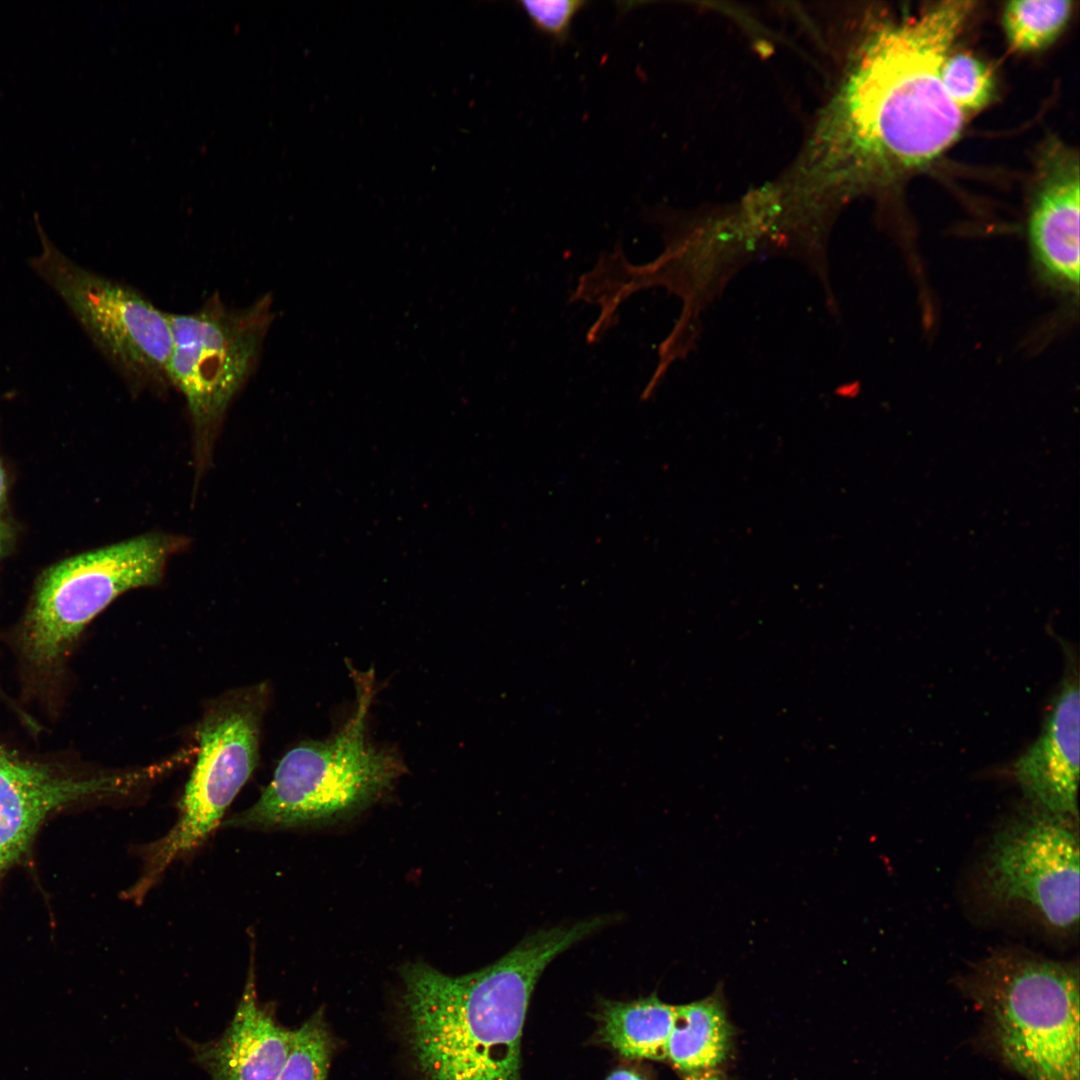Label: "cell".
Returning a JSON list of instances; mask_svg holds the SVG:
<instances>
[{
	"label": "cell",
	"mask_w": 1080,
	"mask_h": 1080,
	"mask_svg": "<svg viewBox=\"0 0 1080 1080\" xmlns=\"http://www.w3.org/2000/svg\"><path fill=\"white\" fill-rule=\"evenodd\" d=\"M973 5L936 3L867 39L839 108L841 151L855 182L897 184L957 141L965 114L947 96L940 71Z\"/></svg>",
	"instance_id": "cell-1"
},
{
	"label": "cell",
	"mask_w": 1080,
	"mask_h": 1080,
	"mask_svg": "<svg viewBox=\"0 0 1080 1080\" xmlns=\"http://www.w3.org/2000/svg\"><path fill=\"white\" fill-rule=\"evenodd\" d=\"M1071 668L1039 737L1016 761L1015 776L1033 806L1078 818L1080 696L1078 669Z\"/></svg>",
	"instance_id": "cell-12"
},
{
	"label": "cell",
	"mask_w": 1080,
	"mask_h": 1080,
	"mask_svg": "<svg viewBox=\"0 0 1080 1080\" xmlns=\"http://www.w3.org/2000/svg\"><path fill=\"white\" fill-rule=\"evenodd\" d=\"M581 0H525L519 2L534 28L563 43L570 34L574 17L585 7Z\"/></svg>",
	"instance_id": "cell-19"
},
{
	"label": "cell",
	"mask_w": 1080,
	"mask_h": 1080,
	"mask_svg": "<svg viewBox=\"0 0 1080 1080\" xmlns=\"http://www.w3.org/2000/svg\"><path fill=\"white\" fill-rule=\"evenodd\" d=\"M183 546L153 533L68 558L41 577L19 632V650L32 669L49 674L64 661L84 627L131 589L154 586Z\"/></svg>",
	"instance_id": "cell-5"
},
{
	"label": "cell",
	"mask_w": 1080,
	"mask_h": 1080,
	"mask_svg": "<svg viewBox=\"0 0 1080 1080\" xmlns=\"http://www.w3.org/2000/svg\"><path fill=\"white\" fill-rule=\"evenodd\" d=\"M940 78L947 96L964 114L981 110L994 96L991 69L971 53L950 52L941 66Z\"/></svg>",
	"instance_id": "cell-18"
},
{
	"label": "cell",
	"mask_w": 1080,
	"mask_h": 1080,
	"mask_svg": "<svg viewBox=\"0 0 1080 1080\" xmlns=\"http://www.w3.org/2000/svg\"><path fill=\"white\" fill-rule=\"evenodd\" d=\"M334 1041L321 1010L293 1030L291 1049L276 1080H327Z\"/></svg>",
	"instance_id": "cell-17"
},
{
	"label": "cell",
	"mask_w": 1080,
	"mask_h": 1080,
	"mask_svg": "<svg viewBox=\"0 0 1080 1080\" xmlns=\"http://www.w3.org/2000/svg\"><path fill=\"white\" fill-rule=\"evenodd\" d=\"M1002 1060L1025 1080H1080L1079 968L1016 950L960 977Z\"/></svg>",
	"instance_id": "cell-3"
},
{
	"label": "cell",
	"mask_w": 1080,
	"mask_h": 1080,
	"mask_svg": "<svg viewBox=\"0 0 1080 1080\" xmlns=\"http://www.w3.org/2000/svg\"><path fill=\"white\" fill-rule=\"evenodd\" d=\"M7 476L0 461V560L4 557L10 541V525L7 516Z\"/></svg>",
	"instance_id": "cell-20"
},
{
	"label": "cell",
	"mask_w": 1080,
	"mask_h": 1080,
	"mask_svg": "<svg viewBox=\"0 0 1080 1080\" xmlns=\"http://www.w3.org/2000/svg\"><path fill=\"white\" fill-rule=\"evenodd\" d=\"M151 771L80 776L23 759L0 745V872L27 849L52 812L73 803L126 795Z\"/></svg>",
	"instance_id": "cell-10"
},
{
	"label": "cell",
	"mask_w": 1080,
	"mask_h": 1080,
	"mask_svg": "<svg viewBox=\"0 0 1080 1080\" xmlns=\"http://www.w3.org/2000/svg\"><path fill=\"white\" fill-rule=\"evenodd\" d=\"M690 1080H727V1079H725L724 1077H722L720 1075H717V1074H711V1073H706V1074L704 1073L703 1074L702 1073V1074L692 1075Z\"/></svg>",
	"instance_id": "cell-22"
},
{
	"label": "cell",
	"mask_w": 1080,
	"mask_h": 1080,
	"mask_svg": "<svg viewBox=\"0 0 1080 1080\" xmlns=\"http://www.w3.org/2000/svg\"><path fill=\"white\" fill-rule=\"evenodd\" d=\"M253 946L230 1023L214 1040L190 1042L194 1059L211 1080H276L291 1049L293 1030L282 1026L273 1007L258 999Z\"/></svg>",
	"instance_id": "cell-13"
},
{
	"label": "cell",
	"mask_w": 1080,
	"mask_h": 1080,
	"mask_svg": "<svg viewBox=\"0 0 1080 1080\" xmlns=\"http://www.w3.org/2000/svg\"><path fill=\"white\" fill-rule=\"evenodd\" d=\"M1066 815L1033 806L998 831L983 864L984 891L1000 904L1024 903L1049 927L1079 924V837Z\"/></svg>",
	"instance_id": "cell-9"
},
{
	"label": "cell",
	"mask_w": 1080,
	"mask_h": 1080,
	"mask_svg": "<svg viewBox=\"0 0 1080 1080\" xmlns=\"http://www.w3.org/2000/svg\"><path fill=\"white\" fill-rule=\"evenodd\" d=\"M731 1028L718 993L676 1006L667 1058L680 1071L702 1074L727 1056Z\"/></svg>",
	"instance_id": "cell-15"
},
{
	"label": "cell",
	"mask_w": 1080,
	"mask_h": 1080,
	"mask_svg": "<svg viewBox=\"0 0 1080 1080\" xmlns=\"http://www.w3.org/2000/svg\"><path fill=\"white\" fill-rule=\"evenodd\" d=\"M1069 0H1022L1006 3L1002 25L1009 45L1019 52L1050 46L1063 32L1073 12Z\"/></svg>",
	"instance_id": "cell-16"
},
{
	"label": "cell",
	"mask_w": 1080,
	"mask_h": 1080,
	"mask_svg": "<svg viewBox=\"0 0 1080 1080\" xmlns=\"http://www.w3.org/2000/svg\"><path fill=\"white\" fill-rule=\"evenodd\" d=\"M606 1080H645L642 1076L634 1071L627 1069H618L613 1071Z\"/></svg>",
	"instance_id": "cell-21"
},
{
	"label": "cell",
	"mask_w": 1080,
	"mask_h": 1080,
	"mask_svg": "<svg viewBox=\"0 0 1080 1080\" xmlns=\"http://www.w3.org/2000/svg\"><path fill=\"white\" fill-rule=\"evenodd\" d=\"M41 249L33 270L56 292L94 345L136 392L170 384L171 328L136 289L90 271L64 255L37 224Z\"/></svg>",
	"instance_id": "cell-7"
},
{
	"label": "cell",
	"mask_w": 1080,
	"mask_h": 1080,
	"mask_svg": "<svg viewBox=\"0 0 1080 1080\" xmlns=\"http://www.w3.org/2000/svg\"><path fill=\"white\" fill-rule=\"evenodd\" d=\"M609 916L541 929L476 972L450 976L424 963L402 969L405 1032L422 1080H523L521 1038L546 967L606 927Z\"/></svg>",
	"instance_id": "cell-2"
},
{
	"label": "cell",
	"mask_w": 1080,
	"mask_h": 1080,
	"mask_svg": "<svg viewBox=\"0 0 1080 1080\" xmlns=\"http://www.w3.org/2000/svg\"><path fill=\"white\" fill-rule=\"evenodd\" d=\"M271 297L243 308L212 296L198 310L168 313L170 384L183 395L203 458L259 359L272 321Z\"/></svg>",
	"instance_id": "cell-8"
},
{
	"label": "cell",
	"mask_w": 1080,
	"mask_h": 1080,
	"mask_svg": "<svg viewBox=\"0 0 1080 1080\" xmlns=\"http://www.w3.org/2000/svg\"><path fill=\"white\" fill-rule=\"evenodd\" d=\"M264 698L263 688H252L224 698L206 713L178 819L164 836L143 848V870L129 888L128 899H143L173 861L201 845L218 826L256 767Z\"/></svg>",
	"instance_id": "cell-6"
},
{
	"label": "cell",
	"mask_w": 1080,
	"mask_h": 1080,
	"mask_svg": "<svg viewBox=\"0 0 1080 1080\" xmlns=\"http://www.w3.org/2000/svg\"><path fill=\"white\" fill-rule=\"evenodd\" d=\"M675 1013V1005L655 995L630 1002L608 1000L598 1015V1034L602 1042L625 1057L663 1060Z\"/></svg>",
	"instance_id": "cell-14"
},
{
	"label": "cell",
	"mask_w": 1080,
	"mask_h": 1080,
	"mask_svg": "<svg viewBox=\"0 0 1080 1080\" xmlns=\"http://www.w3.org/2000/svg\"><path fill=\"white\" fill-rule=\"evenodd\" d=\"M1079 157L1052 140L1041 151L1027 234L1032 263L1049 288L1078 296Z\"/></svg>",
	"instance_id": "cell-11"
},
{
	"label": "cell",
	"mask_w": 1080,
	"mask_h": 1080,
	"mask_svg": "<svg viewBox=\"0 0 1080 1080\" xmlns=\"http://www.w3.org/2000/svg\"><path fill=\"white\" fill-rule=\"evenodd\" d=\"M353 715L331 738L288 751L259 799L224 822L228 827L289 828L342 818L381 798L405 772L398 753L368 737L372 673H352Z\"/></svg>",
	"instance_id": "cell-4"
}]
</instances>
